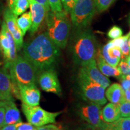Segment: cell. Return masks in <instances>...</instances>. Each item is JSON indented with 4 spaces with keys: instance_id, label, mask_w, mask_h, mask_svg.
Wrapping results in <instances>:
<instances>
[{
    "instance_id": "cell-1",
    "label": "cell",
    "mask_w": 130,
    "mask_h": 130,
    "mask_svg": "<svg viewBox=\"0 0 130 130\" xmlns=\"http://www.w3.org/2000/svg\"><path fill=\"white\" fill-rule=\"evenodd\" d=\"M60 54V49L46 32L37 35L23 46V56L35 66L38 72L52 69Z\"/></svg>"
},
{
    "instance_id": "cell-2",
    "label": "cell",
    "mask_w": 130,
    "mask_h": 130,
    "mask_svg": "<svg viewBox=\"0 0 130 130\" xmlns=\"http://www.w3.org/2000/svg\"><path fill=\"white\" fill-rule=\"evenodd\" d=\"M8 69L12 81V95L20 99L19 87L35 85L38 71L28 60L21 56L17 57L10 64Z\"/></svg>"
},
{
    "instance_id": "cell-3",
    "label": "cell",
    "mask_w": 130,
    "mask_h": 130,
    "mask_svg": "<svg viewBox=\"0 0 130 130\" xmlns=\"http://www.w3.org/2000/svg\"><path fill=\"white\" fill-rule=\"evenodd\" d=\"M47 34L59 48L64 49L68 43L71 28V20L69 13L64 10L46 13Z\"/></svg>"
},
{
    "instance_id": "cell-4",
    "label": "cell",
    "mask_w": 130,
    "mask_h": 130,
    "mask_svg": "<svg viewBox=\"0 0 130 130\" xmlns=\"http://www.w3.org/2000/svg\"><path fill=\"white\" fill-rule=\"evenodd\" d=\"M72 54L74 62L81 66L95 59L97 42L90 30H79L73 43Z\"/></svg>"
},
{
    "instance_id": "cell-5",
    "label": "cell",
    "mask_w": 130,
    "mask_h": 130,
    "mask_svg": "<svg viewBox=\"0 0 130 130\" xmlns=\"http://www.w3.org/2000/svg\"><path fill=\"white\" fill-rule=\"evenodd\" d=\"M77 81L79 90L84 99L100 105L106 103L104 87L90 79L81 68L78 74Z\"/></svg>"
},
{
    "instance_id": "cell-6",
    "label": "cell",
    "mask_w": 130,
    "mask_h": 130,
    "mask_svg": "<svg viewBox=\"0 0 130 130\" xmlns=\"http://www.w3.org/2000/svg\"><path fill=\"white\" fill-rule=\"evenodd\" d=\"M94 0H77L70 12L73 25L83 30L90 24L96 12Z\"/></svg>"
},
{
    "instance_id": "cell-7",
    "label": "cell",
    "mask_w": 130,
    "mask_h": 130,
    "mask_svg": "<svg viewBox=\"0 0 130 130\" xmlns=\"http://www.w3.org/2000/svg\"><path fill=\"white\" fill-rule=\"evenodd\" d=\"M22 111L28 123L33 126H42L56 122V119L62 112H49L39 106H30L22 103Z\"/></svg>"
},
{
    "instance_id": "cell-8",
    "label": "cell",
    "mask_w": 130,
    "mask_h": 130,
    "mask_svg": "<svg viewBox=\"0 0 130 130\" xmlns=\"http://www.w3.org/2000/svg\"><path fill=\"white\" fill-rule=\"evenodd\" d=\"M0 47L4 57V68L7 69L10 64L16 59L18 56L15 42L4 21L1 25Z\"/></svg>"
},
{
    "instance_id": "cell-9",
    "label": "cell",
    "mask_w": 130,
    "mask_h": 130,
    "mask_svg": "<svg viewBox=\"0 0 130 130\" xmlns=\"http://www.w3.org/2000/svg\"><path fill=\"white\" fill-rule=\"evenodd\" d=\"M39 84L43 90L60 95L61 88L58 80L57 74L53 69L44 70L39 72L37 77Z\"/></svg>"
},
{
    "instance_id": "cell-10",
    "label": "cell",
    "mask_w": 130,
    "mask_h": 130,
    "mask_svg": "<svg viewBox=\"0 0 130 130\" xmlns=\"http://www.w3.org/2000/svg\"><path fill=\"white\" fill-rule=\"evenodd\" d=\"M79 115L81 119L94 128H100L103 120L101 107L100 104L90 102L79 108Z\"/></svg>"
},
{
    "instance_id": "cell-11",
    "label": "cell",
    "mask_w": 130,
    "mask_h": 130,
    "mask_svg": "<svg viewBox=\"0 0 130 130\" xmlns=\"http://www.w3.org/2000/svg\"><path fill=\"white\" fill-rule=\"evenodd\" d=\"M17 16L13 13L9 8H7L4 12V21L6 23L8 30L12 34L16 43V50L20 51L23 46V37L22 32L19 30L16 23Z\"/></svg>"
},
{
    "instance_id": "cell-12",
    "label": "cell",
    "mask_w": 130,
    "mask_h": 130,
    "mask_svg": "<svg viewBox=\"0 0 130 130\" xmlns=\"http://www.w3.org/2000/svg\"><path fill=\"white\" fill-rule=\"evenodd\" d=\"M81 69L84 71L90 79L96 83L100 84L104 88H107L110 86L111 81L108 77L104 75L97 67L96 61L95 59L92 60L89 63L81 66Z\"/></svg>"
},
{
    "instance_id": "cell-13",
    "label": "cell",
    "mask_w": 130,
    "mask_h": 130,
    "mask_svg": "<svg viewBox=\"0 0 130 130\" xmlns=\"http://www.w3.org/2000/svg\"><path fill=\"white\" fill-rule=\"evenodd\" d=\"M20 100L22 103L30 106H37L39 104L40 92L35 85L21 86L19 87Z\"/></svg>"
},
{
    "instance_id": "cell-14",
    "label": "cell",
    "mask_w": 130,
    "mask_h": 130,
    "mask_svg": "<svg viewBox=\"0 0 130 130\" xmlns=\"http://www.w3.org/2000/svg\"><path fill=\"white\" fill-rule=\"evenodd\" d=\"M28 1L30 3L32 21L30 31L31 34H34L37 31L40 24L43 22L47 12L46 9L42 5L37 3L35 0H28Z\"/></svg>"
},
{
    "instance_id": "cell-15",
    "label": "cell",
    "mask_w": 130,
    "mask_h": 130,
    "mask_svg": "<svg viewBox=\"0 0 130 130\" xmlns=\"http://www.w3.org/2000/svg\"><path fill=\"white\" fill-rule=\"evenodd\" d=\"M100 53L105 61L114 67H117L121 59V48L114 46L111 41L102 47Z\"/></svg>"
},
{
    "instance_id": "cell-16",
    "label": "cell",
    "mask_w": 130,
    "mask_h": 130,
    "mask_svg": "<svg viewBox=\"0 0 130 130\" xmlns=\"http://www.w3.org/2000/svg\"><path fill=\"white\" fill-rule=\"evenodd\" d=\"M12 81L7 69H0V101L12 100Z\"/></svg>"
},
{
    "instance_id": "cell-17",
    "label": "cell",
    "mask_w": 130,
    "mask_h": 130,
    "mask_svg": "<svg viewBox=\"0 0 130 130\" xmlns=\"http://www.w3.org/2000/svg\"><path fill=\"white\" fill-rule=\"evenodd\" d=\"M4 106L6 110L4 126L22 122L20 112L16 107L13 100L4 101Z\"/></svg>"
},
{
    "instance_id": "cell-18",
    "label": "cell",
    "mask_w": 130,
    "mask_h": 130,
    "mask_svg": "<svg viewBox=\"0 0 130 130\" xmlns=\"http://www.w3.org/2000/svg\"><path fill=\"white\" fill-rule=\"evenodd\" d=\"M107 100L113 104H120L124 99V90L119 84L114 83L108 86L105 93Z\"/></svg>"
},
{
    "instance_id": "cell-19",
    "label": "cell",
    "mask_w": 130,
    "mask_h": 130,
    "mask_svg": "<svg viewBox=\"0 0 130 130\" xmlns=\"http://www.w3.org/2000/svg\"><path fill=\"white\" fill-rule=\"evenodd\" d=\"M102 120L105 122H115L121 118L119 104H107L102 110Z\"/></svg>"
},
{
    "instance_id": "cell-20",
    "label": "cell",
    "mask_w": 130,
    "mask_h": 130,
    "mask_svg": "<svg viewBox=\"0 0 130 130\" xmlns=\"http://www.w3.org/2000/svg\"><path fill=\"white\" fill-rule=\"evenodd\" d=\"M97 63L99 69L104 75L107 77H115L120 78L121 77L122 74L119 68L112 66L111 65L107 63L100 53L98 56Z\"/></svg>"
},
{
    "instance_id": "cell-21",
    "label": "cell",
    "mask_w": 130,
    "mask_h": 130,
    "mask_svg": "<svg viewBox=\"0 0 130 130\" xmlns=\"http://www.w3.org/2000/svg\"><path fill=\"white\" fill-rule=\"evenodd\" d=\"M16 23L22 35L25 36L27 31L30 30L31 26V15L30 12L24 13L20 17L16 19Z\"/></svg>"
},
{
    "instance_id": "cell-22",
    "label": "cell",
    "mask_w": 130,
    "mask_h": 130,
    "mask_svg": "<svg viewBox=\"0 0 130 130\" xmlns=\"http://www.w3.org/2000/svg\"><path fill=\"white\" fill-rule=\"evenodd\" d=\"M30 7L28 0H16L12 12L16 16L23 14Z\"/></svg>"
},
{
    "instance_id": "cell-23",
    "label": "cell",
    "mask_w": 130,
    "mask_h": 130,
    "mask_svg": "<svg viewBox=\"0 0 130 130\" xmlns=\"http://www.w3.org/2000/svg\"><path fill=\"white\" fill-rule=\"evenodd\" d=\"M116 0H94L96 10L98 12H104L109 8Z\"/></svg>"
},
{
    "instance_id": "cell-24",
    "label": "cell",
    "mask_w": 130,
    "mask_h": 130,
    "mask_svg": "<svg viewBox=\"0 0 130 130\" xmlns=\"http://www.w3.org/2000/svg\"><path fill=\"white\" fill-rule=\"evenodd\" d=\"M119 106L121 117H130V102L123 101L121 103L119 104Z\"/></svg>"
},
{
    "instance_id": "cell-25",
    "label": "cell",
    "mask_w": 130,
    "mask_h": 130,
    "mask_svg": "<svg viewBox=\"0 0 130 130\" xmlns=\"http://www.w3.org/2000/svg\"><path fill=\"white\" fill-rule=\"evenodd\" d=\"M122 35L123 31L122 29L116 25L112 27L107 33L108 37L111 39H117L118 37L122 36Z\"/></svg>"
},
{
    "instance_id": "cell-26",
    "label": "cell",
    "mask_w": 130,
    "mask_h": 130,
    "mask_svg": "<svg viewBox=\"0 0 130 130\" xmlns=\"http://www.w3.org/2000/svg\"><path fill=\"white\" fill-rule=\"evenodd\" d=\"M116 121L120 130H130V117H121Z\"/></svg>"
},
{
    "instance_id": "cell-27",
    "label": "cell",
    "mask_w": 130,
    "mask_h": 130,
    "mask_svg": "<svg viewBox=\"0 0 130 130\" xmlns=\"http://www.w3.org/2000/svg\"><path fill=\"white\" fill-rule=\"evenodd\" d=\"M99 129L100 130H120L117 121L111 123L105 122L103 121Z\"/></svg>"
},
{
    "instance_id": "cell-28",
    "label": "cell",
    "mask_w": 130,
    "mask_h": 130,
    "mask_svg": "<svg viewBox=\"0 0 130 130\" xmlns=\"http://www.w3.org/2000/svg\"><path fill=\"white\" fill-rule=\"evenodd\" d=\"M77 0H61V5L65 12L70 13Z\"/></svg>"
},
{
    "instance_id": "cell-29",
    "label": "cell",
    "mask_w": 130,
    "mask_h": 130,
    "mask_svg": "<svg viewBox=\"0 0 130 130\" xmlns=\"http://www.w3.org/2000/svg\"><path fill=\"white\" fill-rule=\"evenodd\" d=\"M50 9L53 12H60L63 10L61 0H48Z\"/></svg>"
},
{
    "instance_id": "cell-30",
    "label": "cell",
    "mask_w": 130,
    "mask_h": 130,
    "mask_svg": "<svg viewBox=\"0 0 130 130\" xmlns=\"http://www.w3.org/2000/svg\"><path fill=\"white\" fill-rule=\"evenodd\" d=\"M119 63V69L121 71L122 75H126L130 74V69L128 65L126 63V60L121 59V61Z\"/></svg>"
},
{
    "instance_id": "cell-31",
    "label": "cell",
    "mask_w": 130,
    "mask_h": 130,
    "mask_svg": "<svg viewBox=\"0 0 130 130\" xmlns=\"http://www.w3.org/2000/svg\"><path fill=\"white\" fill-rule=\"evenodd\" d=\"M128 37H127V38L126 39L124 42V43H123V45L121 48V50L122 52L121 59L126 60V58H127L129 55V45H128Z\"/></svg>"
},
{
    "instance_id": "cell-32",
    "label": "cell",
    "mask_w": 130,
    "mask_h": 130,
    "mask_svg": "<svg viewBox=\"0 0 130 130\" xmlns=\"http://www.w3.org/2000/svg\"><path fill=\"white\" fill-rule=\"evenodd\" d=\"M35 128V126L30 123H23L22 122L18 123L17 130H34Z\"/></svg>"
},
{
    "instance_id": "cell-33",
    "label": "cell",
    "mask_w": 130,
    "mask_h": 130,
    "mask_svg": "<svg viewBox=\"0 0 130 130\" xmlns=\"http://www.w3.org/2000/svg\"><path fill=\"white\" fill-rule=\"evenodd\" d=\"M129 36L127 35L124 36H121L120 37H118L117 39H112L111 40V42L113 43L114 46H116L118 47H119V48H121V46H122L123 43H124L125 40L127 37Z\"/></svg>"
},
{
    "instance_id": "cell-34",
    "label": "cell",
    "mask_w": 130,
    "mask_h": 130,
    "mask_svg": "<svg viewBox=\"0 0 130 130\" xmlns=\"http://www.w3.org/2000/svg\"><path fill=\"white\" fill-rule=\"evenodd\" d=\"M36 130H62V128L61 126L56 125L54 124H50L46 125H43L42 126H37L36 127Z\"/></svg>"
},
{
    "instance_id": "cell-35",
    "label": "cell",
    "mask_w": 130,
    "mask_h": 130,
    "mask_svg": "<svg viewBox=\"0 0 130 130\" xmlns=\"http://www.w3.org/2000/svg\"><path fill=\"white\" fill-rule=\"evenodd\" d=\"M5 111H6V110H5L4 105L0 106V129L4 126Z\"/></svg>"
},
{
    "instance_id": "cell-36",
    "label": "cell",
    "mask_w": 130,
    "mask_h": 130,
    "mask_svg": "<svg viewBox=\"0 0 130 130\" xmlns=\"http://www.w3.org/2000/svg\"><path fill=\"white\" fill-rule=\"evenodd\" d=\"M119 78H121V87L123 89V90H126L129 89V84H130V80L127 79L123 77H120Z\"/></svg>"
},
{
    "instance_id": "cell-37",
    "label": "cell",
    "mask_w": 130,
    "mask_h": 130,
    "mask_svg": "<svg viewBox=\"0 0 130 130\" xmlns=\"http://www.w3.org/2000/svg\"><path fill=\"white\" fill-rule=\"evenodd\" d=\"M35 1L42 5V6L45 7V9H46V12H48V11H50V10H51V9H50V4H49L48 2V0H35Z\"/></svg>"
},
{
    "instance_id": "cell-38",
    "label": "cell",
    "mask_w": 130,
    "mask_h": 130,
    "mask_svg": "<svg viewBox=\"0 0 130 130\" xmlns=\"http://www.w3.org/2000/svg\"><path fill=\"white\" fill-rule=\"evenodd\" d=\"M18 123H14V124H10L6 125L3 126L0 130H17Z\"/></svg>"
},
{
    "instance_id": "cell-39",
    "label": "cell",
    "mask_w": 130,
    "mask_h": 130,
    "mask_svg": "<svg viewBox=\"0 0 130 130\" xmlns=\"http://www.w3.org/2000/svg\"><path fill=\"white\" fill-rule=\"evenodd\" d=\"M124 99L125 101L130 102V90L127 89V90L124 91Z\"/></svg>"
},
{
    "instance_id": "cell-40",
    "label": "cell",
    "mask_w": 130,
    "mask_h": 130,
    "mask_svg": "<svg viewBox=\"0 0 130 130\" xmlns=\"http://www.w3.org/2000/svg\"><path fill=\"white\" fill-rule=\"evenodd\" d=\"M16 1V0H7V4L8 6H9V8L11 10H12Z\"/></svg>"
},
{
    "instance_id": "cell-41",
    "label": "cell",
    "mask_w": 130,
    "mask_h": 130,
    "mask_svg": "<svg viewBox=\"0 0 130 130\" xmlns=\"http://www.w3.org/2000/svg\"><path fill=\"white\" fill-rule=\"evenodd\" d=\"M126 63H127L128 66H129V68L130 69V54L129 55V56H128V57L126 58Z\"/></svg>"
},
{
    "instance_id": "cell-42",
    "label": "cell",
    "mask_w": 130,
    "mask_h": 130,
    "mask_svg": "<svg viewBox=\"0 0 130 130\" xmlns=\"http://www.w3.org/2000/svg\"><path fill=\"white\" fill-rule=\"evenodd\" d=\"M121 77H123V78H125L130 80V74L126 75H121Z\"/></svg>"
},
{
    "instance_id": "cell-43",
    "label": "cell",
    "mask_w": 130,
    "mask_h": 130,
    "mask_svg": "<svg viewBox=\"0 0 130 130\" xmlns=\"http://www.w3.org/2000/svg\"><path fill=\"white\" fill-rule=\"evenodd\" d=\"M95 129V128L93 127V126H90V127H88L87 128H84V129H83V130H94Z\"/></svg>"
},
{
    "instance_id": "cell-44",
    "label": "cell",
    "mask_w": 130,
    "mask_h": 130,
    "mask_svg": "<svg viewBox=\"0 0 130 130\" xmlns=\"http://www.w3.org/2000/svg\"><path fill=\"white\" fill-rule=\"evenodd\" d=\"M128 45H129V54H130V36H129V37H128Z\"/></svg>"
},
{
    "instance_id": "cell-45",
    "label": "cell",
    "mask_w": 130,
    "mask_h": 130,
    "mask_svg": "<svg viewBox=\"0 0 130 130\" xmlns=\"http://www.w3.org/2000/svg\"><path fill=\"white\" fill-rule=\"evenodd\" d=\"M4 105V101H0V106Z\"/></svg>"
},
{
    "instance_id": "cell-46",
    "label": "cell",
    "mask_w": 130,
    "mask_h": 130,
    "mask_svg": "<svg viewBox=\"0 0 130 130\" xmlns=\"http://www.w3.org/2000/svg\"><path fill=\"white\" fill-rule=\"evenodd\" d=\"M94 130H100V129H99V128H95V129Z\"/></svg>"
},
{
    "instance_id": "cell-47",
    "label": "cell",
    "mask_w": 130,
    "mask_h": 130,
    "mask_svg": "<svg viewBox=\"0 0 130 130\" xmlns=\"http://www.w3.org/2000/svg\"><path fill=\"white\" fill-rule=\"evenodd\" d=\"M129 23H130V22H129ZM127 36H130V30H129V32H128V34L127 35Z\"/></svg>"
},
{
    "instance_id": "cell-48",
    "label": "cell",
    "mask_w": 130,
    "mask_h": 130,
    "mask_svg": "<svg viewBox=\"0 0 130 130\" xmlns=\"http://www.w3.org/2000/svg\"><path fill=\"white\" fill-rule=\"evenodd\" d=\"M129 89V90H130V84H129V89Z\"/></svg>"
},
{
    "instance_id": "cell-49",
    "label": "cell",
    "mask_w": 130,
    "mask_h": 130,
    "mask_svg": "<svg viewBox=\"0 0 130 130\" xmlns=\"http://www.w3.org/2000/svg\"><path fill=\"white\" fill-rule=\"evenodd\" d=\"M0 52H1V47H0Z\"/></svg>"
},
{
    "instance_id": "cell-50",
    "label": "cell",
    "mask_w": 130,
    "mask_h": 130,
    "mask_svg": "<svg viewBox=\"0 0 130 130\" xmlns=\"http://www.w3.org/2000/svg\"><path fill=\"white\" fill-rule=\"evenodd\" d=\"M129 22H130V16H129Z\"/></svg>"
},
{
    "instance_id": "cell-51",
    "label": "cell",
    "mask_w": 130,
    "mask_h": 130,
    "mask_svg": "<svg viewBox=\"0 0 130 130\" xmlns=\"http://www.w3.org/2000/svg\"><path fill=\"white\" fill-rule=\"evenodd\" d=\"M34 130H36V128H35V129H34Z\"/></svg>"
}]
</instances>
